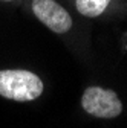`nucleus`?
I'll return each instance as SVG.
<instances>
[{"label":"nucleus","instance_id":"nucleus-1","mask_svg":"<svg viewBox=\"0 0 127 128\" xmlns=\"http://www.w3.org/2000/svg\"><path fill=\"white\" fill-rule=\"evenodd\" d=\"M43 81L38 75L23 69L0 70V96L11 101L29 102L43 93Z\"/></svg>","mask_w":127,"mask_h":128},{"label":"nucleus","instance_id":"nucleus-2","mask_svg":"<svg viewBox=\"0 0 127 128\" xmlns=\"http://www.w3.org/2000/svg\"><path fill=\"white\" fill-rule=\"evenodd\" d=\"M81 107L87 114L100 119H113L122 113V102L113 90L92 86L81 96Z\"/></svg>","mask_w":127,"mask_h":128},{"label":"nucleus","instance_id":"nucleus-3","mask_svg":"<svg viewBox=\"0 0 127 128\" xmlns=\"http://www.w3.org/2000/svg\"><path fill=\"white\" fill-rule=\"evenodd\" d=\"M32 12L55 34H65L72 28L71 14L55 0H32Z\"/></svg>","mask_w":127,"mask_h":128},{"label":"nucleus","instance_id":"nucleus-4","mask_svg":"<svg viewBox=\"0 0 127 128\" xmlns=\"http://www.w3.org/2000/svg\"><path fill=\"white\" fill-rule=\"evenodd\" d=\"M112 0H75V8L84 17H100Z\"/></svg>","mask_w":127,"mask_h":128},{"label":"nucleus","instance_id":"nucleus-5","mask_svg":"<svg viewBox=\"0 0 127 128\" xmlns=\"http://www.w3.org/2000/svg\"><path fill=\"white\" fill-rule=\"evenodd\" d=\"M3 2H11V0H3Z\"/></svg>","mask_w":127,"mask_h":128}]
</instances>
